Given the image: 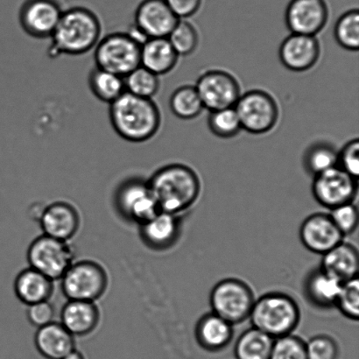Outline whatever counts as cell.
Segmentation results:
<instances>
[{
	"mask_svg": "<svg viewBox=\"0 0 359 359\" xmlns=\"http://www.w3.org/2000/svg\"><path fill=\"white\" fill-rule=\"evenodd\" d=\"M102 30L100 18L86 7L63 10L57 27L49 38V57L87 54L96 48L102 38Z\"/></svg>",
	"mask_w": 359,
	"mask_h": 359,
	"instance_id": "1",
	"label": "cell"
},
{
	"mask_svg": "<svg viewBox=\"0 0 359 359\" xmlns=\"http://www.w3.org/2000/svg\"><path fill=\"white\" fill-rule=\"evenodd\" d=\"M109 118L116 133L133 143L149 142L161 125V111L156 102L126 91L110 104Z\"/></svg>",
	"mask_w": 359,
	"mask_h": 359,
	"instance_id": "2",
	"label": "cell"
},
{
	"mask_svg": "<svg viewBox=\"0 0 359 359\" xmlns=\"http://www.w3.org/2000/svg\"><path fill=\"white\" fill-rule=\"evenodd\" d=\"M147 182L159 210L177 216L191 207L200 195L198 175L186 165L168 164Z\"/></svg>",
	"mask_w": 359,
	"mask_h": 359,
	"instance_id": "3",
	"label": "cell"
},
{
	"mask_svg": "<svg viewBox=\"0 0 359 359\" xmlns=\"http://www.w3.org/2000/svg\"><path fill=\"white\" fill-rule=\"evenodd\" d=\"M249 318L253 328L276 339L294 332L301 313L293 298L274 292L255 300Z\"/></svg>",
	"mask_w": 359,
	"mask_h": 359,
	"instance_id": "4",
	"label": "cell"
},
{
	"mask_svg": "<svg viewBox=\"0 0 359 359\" xmlns=\"http://www.w3.org/2000/svg\"><path fill=\"white\" fill-rule=\"evenodd\" d=\"M140 48L142 45L126 32L108 34L94 48L96 67L125 77L140 66Z\"/></svg>",
	"mask_w": 359,
	"mask_h": 359,
	"instance_id": "5",
	"label": "cell"
},
{
	"mask_svg": "<svg viewBox=\"0 0 359 359\" xmlns=\"http://www.w3.org/2000/svg\"><path fill=\"white\" fill-rule=\"evenodd\" d=\"M62 290L69 300L96 302L107 290V271L93 260L74 262L62 277Z\"/></svg>",
	"mask_w": 359,
	"mask_h": 359,
	"instance_id": "6",
	"label": "cell"
},
{
	"mask_svg": "<svg viewBox=\"0 0 359 359\" xmlns=\"http://www.w3.org/2000/svg\"><path fill=\"white\" fill-rule=\"evenodd\" d=\"M255 302L251 287L233 278L219 281L211 290L212 312L232 325L249 318Z\"/></svg>",
	"mask_w": 359,
	"mask_h": 359,
	"instance_id": "7",
	"label": "cell"
},
{
	"mask_svg": "<svg viewBox=\"0 0 359 359\" xmlns=\"http://www.w3.org/2000/svg\"><path fill=\"white\" fill-rule=\"evenodd\" d=\"M75 250L69 241L42 235L31 243L27 251L30 267L52 280H61L75 262Z\"/></svg>",
	"mask_w": 359,
	"mask_h": 359,
	"instance_id": "8",
	"label": "cell"
},
{
	"mask_svg": "<svg viewBox=\"0 0 359 359\" xmlns=\"http://www.w3.org/2000/svg\"><path fill=\"white\" fill-rule=\"evenodd\" d=\"M234 108L242 130L252 135L270 132L279 118L276 101L263 90H253L241 95Z\"/></svg>",
	"mask_w": 359,
	"mask_h": 359,
	"instance_id": "9",
	"label": "cell"
},
{
	"mask_svg": "<svg viewBox=\"0 0 359 359\" xmlns=\"http://www.w3.org/2000/svg\"><path fill=\"white\" fill-rule=\"evenodd\" d=\"M312 192L322 206L335 209L353 202L358 192V179L337 166L315 175Z\"/></svg>",
	"mask_w": 359,
	"mask_h": 359,
	"instance_id": "10",
	"label": "cell"
},
{
	"mask_svg": "<svg viewBox=\"0 0 359 359\" xmlns=\"http://www.w3.org/2000/svg\"><path fill=\"white\" fill-rule=\"evenodd\" d=\"M195 87L203 107L210 111L234 107L241 96L237 79L230 73L219 69L203 73Z\"/></svg>",
	"mask_w": 359,
	"mask_h": 359,
	"instance_id": "11",
	"label": "cell"
},
{
	"mask_svg": "<svg viewBox=\"0 0 359 359\" xmlns=\"http://www.w3.org/2000/svg\"><path fill=\"white\" fill-rule=\"evenodd\" d=\"M116 200L121 212L140 224L145 223L161 211L149 182L143 179L133 178L122 183Z\"/></svg>",
	"mask_w": 359,
	"mask_h": 359,
	"instance_id": "12",
	"label": "cell"
},
{
	"mask_svg": "<svg viewBox=\"0 0 359 359\" xmlns=\"http://www.w3.org/2000/svg\"><path fill=\"white\" fill-rule=\"evenodd\" d=\"M63 10L57 0H26L19 20L25 33L35 39H49L57 27Z\"/></svg>",
	"mask_w": 359,
	"mask_h": 359,
	"instance_id": "13",
	"label": "cell"
},
{
	"mask_svg": "<svg viewBox=\"0 0 359 359\" xmlns=\"http://www.w3.org/2000/svg\"><path fill=\"white\" fill-rule=\"evenodd\" d=\"M329 7L325 0H291L285 20L292 34L316 36L326 26Z\"/></svg>",
	"mask_w": 359,
	"mask_h": 359,
	"instance_id": "14",
	"label": "cell"
},
{
	"mask_svg": "<svg viewBox=\"0 0 359 359\" xmlns=\"http://www.w3.org/2000/svg\"><path fill=\"white\" fill-rule=\"evenodd\" d=\"M179 20L165 0H143L137 7L133 24L147 39L168 38Z\"/></svg>",
	"mask_w": 359,
	"mask_h": 359,
	"instance_id": "15",
	"label": "cell"
},
{
	"mask_svg": "<svg viewBox=\"0 0 359 359\" xmlns=\"http://www.w3.org/2000/svg\"><path fill=\"white\" fill-rule=\"evenodd\" d=\"M344 236L333 223L328 214L316 213L308 217L301 225L300 238L306 248L323 255L343 242Z\"/></svg>",
	"mask_w": 359,
	"mask_h": 359,
	"instance_id": "16",
	"label": "cell"
},
{
	"mask_svg": "<svg viewBox=\"0 0 359 359\" xmlns=\"http://www.w3.org/2000/svg\"><path fill=\"white\" fill-rule=\"evenodd\" d=\"M39 222L44 235L69 241L79 231L81 217L72 204L59 201L43 208Z\"/></svg>",
	"mask_w": 359,
	"mask_h": 359,
	"instance_id": "17",
	"label": "cell"
},
{
	"mask_svg": "<svg viewBox=\"0 0 359 359\" xmlns=\"http://www.w3.org/2000/svg\"><path fill=\"white\" fill-rule=\"evenodd\" d=\"M320 52L321 48L316 36L292 34L281 43L279 55L281 63L287 69L304 72L316 65Z\"/></svg>",
	"mask_w": 359,
	"mask_h": 359,
	"instance_id": "18",
	"label": "cell"
},
{
	"mask_svg": "<svg viewBox=\"0 0 359 359\" xmlns=\"http://www.w3.org/2000/svg\"><path fill=\"white\" fill-rule=\"evenodd\" d=\"M100 322V311L95 302L69 300L61 313V323L74 337L93 333Z\"/></svg>",
	"mask_w": 359,
	"mask_h": 359,
	"instance_id": "19",
	"label": "cell"
},
{
	"mask_svg": "<svg viewBox=\"0 0 359 359\" xmlns=\"http://www.w3.org/2000/svg\"><path fill=\"white\" fill-rule=\"evenodd\" d=\"M34 343L39 353L47 359H62L76 350L75 337L61 323L52 322L39 328Z\"/></svg>",
	"mask_w": 359,
	"mask_h": 359,
	"instance_id": "20",
	"label": "cell"
},
{
	"mask_svg": "<svg viewBox=\"0 0 359 359\" xmlns=\"http://www.w3.org/2000/svg\"><path fill=\"white\" fill-rule=\"evenodd\" d=\"M143 241L150 248L163 250L177 241L180 231L177 215L159 211L156 216L140 224Z\"/></svg>",
	"mask_w": 359,
	"mask_h": 359,
	"instance_id": "21",
	"label": "cell"
},
{
	"mask_svg": "<svg viewBox=\"0 0 359 359\" xmlns=\"http://www.w3.org/2000/svg\"><path fill=\"white\" fill-rule=\"evenodd\" d=\"M178 59L168 38L149 39L140 48V65L159 76L172 72Z\"/></svg>",
	"mask_w": 359,
	"mask_h": 359,
	"instance_id": "22",
	"label": "cell"
},
{
	"mask_svg": "<svg viewBox=\"0 0 359 359\" xmlns=\"http://www.w3.org/2000/svg\"><path fill=\"white\" fill-rule=\"evenodd\" d=\"M14 291L18 299L27 306L48 302L54 292V280L29 267L18 274Z\"/></svg>",
	"mask_w": 359,
	"mask_h": 359,
	"instance_id": "23",
	"label": "cell"
},
{
	"mask_svg": "<svg viewBox=\"0 0 359 359\" xmlns=\"http://www.w3.org/2000/svg\"><path fill=\"white\" fill-rule=\"evenodd\" d=\"M321 269L342 283L354 279L359 269L358 250L353 245L341 242L323 255Z\"/></svg>",
	"mask_w": 359,
	"mask_h": 359,
	"instance_id": "24",
	"label": "cell"
},
{
	"mask_svg": "<svg viewBox=\"0 0 359 359\" xmlns=\"http://www.w3.org/2000/svg\"><path fill=\"white\" fill-rule=\"evenodd\" d=\"M233 325L213 312L203 316L197 323L196 337L204 350L218 351L231 343L233 337Z\"/></svg>",
	"mask_w": 359,
	"mask_h": 359,
	"instance_id": "25",
	"label": "cell"
},
{
	"mask_svg": "<svg viewBox=\"0 0 359 359\" xmlns=\"http://www.w3.org/2000/svg\"><path fill=\"white\" fill-rule=\"evenodd\" d=\"M344 283L320 269L311 273L306 280L305 293L313 304L329 308L336 304Z\"/></svg>",
	"mask_w": 359,
	"mask_h": 359,
	"instance_id": "26",
	"label": "cell"
},
{
	"mask_svg": "<svg viewBox=\"0 0 359 359\" xmlns=\"http://www.w3.org/2000/svg\"><path fill=\"white\" fill-rule=\"evenodd\" d=\"M88 82L94 96L109 104L126 93L124 77L97 67L91 70Z\"/></svg>",
	"mask_w": 359,
	"mask_h": 359,
	"instance_id": "27",
	"label": "cell"
},
{
	"mask_svg": "<svg viewBox=\"0 0 359 359\" xmlns=\"http://www.w3.org/2000/svg\"><path fill=\"white\" fill-rule=\"evenodd\" d=\"M274 339L260 330L252 328L238 337L235 346L237 359H269Z\"/></svg>",
	"mask_w": 359,
	"mask_h": 359,
	"instance_id": "28",
	"label": "cell"
},
{
	"mask_svg": "<svg viewBox=\"0 0 359 359\" xmlns=\"http://www.w3.org/2000/svg\"><path fill=\"white\" fill-rule=\"evenodd\" d=\"M170 107L175 116L184 121L198 117L204 109L196 87L191 86L175 90L170 97Z\"/></svg>",
	"mask_w": 359,
	"mask_h": 359,
	"instance_id": "29",
	"label": "cell"
},
{
	"mask_svg": "<svg viewBox=\"0 0 359 359\" xmlns=\"http://www.w3.org/2000/svg\"><path fill=\"white\" fill-rule=\"evenodd\" d=\"M126 93L135 96L153 100L159 93L160 76L142 65L124 77Z\"/></svg>",
	"mask_w": 359,
	"mask_h": 359,
	"instance_id": "30",
	"label": "cell"
},
{
	"mask_svg": "<svg viewBox=\"0 0 359 359\" xmlns=\"http://www.w3.org/2000/svg\"><path fill=\"white\" fill-rule=\"evenodd\" d=\"M339 152L335 147L327 143H316L305 154L304 166L309 174L313 175L323 173L337 167Z\"/></svg>",
	"mask_w": 359,
	"mask_h": 359,
	"instance_id": "31",
	"label": "cell"
},
{
	"mask_svg": "<svg viewBox=\"0 0 359 359\" xmlns=\"http://www.w3.org/2000/svg\"><path fill=\"white\" fill-rule=\"evenodd\" d=\"M335 38L341 47L350 51L359 48V12L358 9L348 11L335 25Z\"/></svg>",
	"mask_w": 359,
	"mask_h": 359,
	"instance_id": "32",
	"label": "cell"
},
{
	"mask_svg": "<svg viewBox=\"0 0 359 359\" xmlns=\"http://www.w3.org/2000/svg\"><path fill=\"white\" fill-rule=\"evenodd\" d=\"M208 125L211 133L222 139L233 138L242 130L234 107L210 111Z\"/></svg>",
	"mask_w": 359,
	"mask_h": 359,
	"instance_id": "33",
	"label": "cell"
},
{
	"mask_svg": "<svg viewBox=\"0 0 359 359\" xmlns=\"http://www.w3.org/2000/svg\"><path fill=\"white\" fill-rule=\"evenodd\" d=\"M172 47L179 56H188L196 50L199 43L198 33L192 24L180 20L168 36Z\"/></svg>",
	"mask_w": 359,
	"mask_h": 359,
	"instance_id": "34",
	"label": "cell"
},
{
	"mask_svg": "<svg viewBox=\"0 0 359 359\" xmlns=\"http://www.w3.org/2000/svg\"><path fill=\"white\" fill-rule=\"evenodd\" d=\"M337 308L346 318L353 321L359 318V280L358 277L346 281L342 285L339 297L337 299Z\"/></svg>",
	"mask_w": 359,
	"mask_h": 359,
	"instance_id": "35",
	"label": "cell"
},
{
	"mask_svg": "<svg viewBox=\"0 0 359 359\" xmlns=\"http://www.w3.org/2000/svg\"><path fill=\"white\" fill-rule=\"evenodd\" d=\"M269 359H308L306 343L292 334L274 339Z\"/></svg>",
	"mask_w": 359,
	"mask_h": 359,
	"instance_id": "36",
	"label": "cell"
},
{
	"mask_svg": "<svg viewBox=\"0 0 359 359\" xmlns=\"http://www.w3.org/2000/svg\"><path fill=\"white\" fill-rule=\"evenodd\" d=\"M306 353L308 359H337L339 349L332 337L319 335L306 343Z\"/></svg>",
	"mask_w": 359,
	"mask_h": 359,
	"instance_id": "37",
	"label": "cell"
},
{
	"mask_svg": "<svg viewBox=\"0 0 359 359\" xmlns=\"http://www.w3.org/2000/svg\"><path fill=\"white\" fill-rule=\"evenodd\" d=\"M332 212L330 217H332L333 223L340 231L344 237L353 233L358 224V208L353 203L343 204L335 209L330 210Z\"/></svg>",
	"mask_w": 359,
	"mask_h": 359,
	"instance_id": "38",
	"label": "cell"
},
{
	"mask_svg": "<svg viewBox=\"0 0 359 359\" xmlns=\"http://www.w3.org/2000/svg\"><path fill=\"white\" fill-rule=\"evenodd\" d=\"M339 164L341 168L358 179L359 175V142L351 140L339 154Z\"/></svg>",
	"mask_w": 359,
	"mask_h": 359,
	"instance_id": "39",
	"label": "cell"
},
{
	"mask_svg": "<svg viewBox=\"0 0 359 359\" xmlns=\"http://www.w3.org/2000/svg\"><path fill=\"white\" fill-rule=\"evenodd\" d=\"M27 307L28 321L38 329L54 322L55 308L49 301L39 302Z\"/></svg>",
	"mask_w": 359,
	"mask_h": 359,
	"instance_id": "40",
	"label": "cell"
},
{
	"mask_svg": "<svg viewBox=\"0 0 359 359\" xmlns=\"http://www.w3.org/2000/svg\"><path fill=\"white\" fill-rule=\"evenodd\" d=\"M179 20L191 17L199 10L202 0H165Z\"/></svg>",
	"mask_w": 359,
	"mask_h": 359,
	"instance_id": "41",
	"label": "cell"
},
{
	"mask_svg": "<svg viewBox=\"0 0 359 359\" xmlns=\"http://www.w3.org/2000/svg\"><path fill=\"white\" fill-rule=\"evenodd\" d=\"M62 359H86L83 357V355L80 353V351L74 350L69 354L67 355L66 357Z\"/></svg>",
	"mask_w": 359,
	"mask_h": 359,
	"instance_id": "42",
	"label": "cell"
}]
</instances>
